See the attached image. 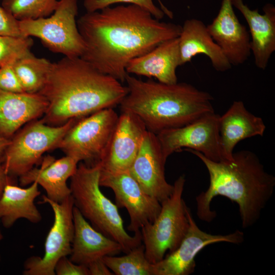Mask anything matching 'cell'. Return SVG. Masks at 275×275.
<instances>
[{
  "mask_svg": "<svg viewBox=\"0 0 275 275\" xmlns=\"http://www.w3.org/2000/svg\"><path fill=\"white\" fill-rule=\"evenodd\" d=\"M77 25L85 44L80 58L121 82H125L126 68L131 60L178 37L181 31V25L161 22L133 4L87 12Z\"/></svg>",
  "mask_w": 275,
  "mask_h": 275,
  "instance_id": "6da1fadb",
  "label": "cell"
},
{
  "mask_svg": "<svg viewBox=\"0 0 275 275\" xmlns=\"http://www.w3.org/2000/svg\"><path fill=\"white\" fill-rule=\"evenodd\" d=\"M39 93L48 103L41 119L48 125L58 126L119 105L128 88L80 57L64 56L52 63Z\"/></svg>",
  "mask_w": 275,
  "mask_h": 275,
  "instance_id": "7a4b0ae2",
  "label": "cell"
},
{
  "mask_svg": "<svg viewBox=\"0 0 275 275\" xmlns=\"http://www.w3.org/2000/svg\"><path fill=\"white\" fill-rule=\"evenodd\" d=\"M205 166L210 178L208 188L196 198L197 213L202 221L211 222L216 216L210 209L212 199L225 197L239 207L242 226H252L272 196L275 177L264 169L257 155L242 150L233 153L230 160L214 161L201 153L188 149Z\"/></svg>",
  "mask_w": 275,
  "mask_h": 275,
  "instance_id": "3957f363",
  "label": "cell"
},
{
  "mask_svg": "<svg viewBox=\"0 0 275 275\" xmlns=\"http://www.w3.org/2000/svg\"><path fill=\"white\" fill-rule=\"evenodd\" d=\"M125 81L128 93L119 104L121 112L135 114L156 134L214 112L212 96L191 84L144 81L128 73Z\"/></svg>",
  "mask_w": 275,
  "mask_h": 275,
  "instance_id": "277c9868",
  "label": "cell"
},
{
  "mask_svg": "<svg viewBox=\"0 0 275 275\" xmlns=\"http://www.w3.org/2000/svg\"><path fill=\"white\" fill-rule=\"evenodd\" d=\"M99 162L88 166L82 161L70 178L74 206L98 231L115 240L126 253L142 243L141 231L131 236L125 231L118 208L101 191Z\"/></svg>",
  "mask_w": 275,
  "mask_h": 275,
  "instance_id": "5b68a950",
  "label": "cell"
},
{
  "mask_svg": "<svg viewBox=\"0 0 275 275\" xmlns=\"http://www.w3.org/2000/svg\"><path fill=\"white\" fill-rule=\"evenodd\" d=\"M185 182L184 175L176 179L171 195L160 203L156 218L141 229L145 256L152 264L175 251L187 233L189 208L182 198Z\"/></svg>",
  "mask_w": 275,
  "mask_h": 275,
  "instance_id": "8992f818",
  "label": "cell"
},
{
  "mask_svg": "<svg viewBox=\"0 0 275 275\" xmlns=\"http://www.w3.org/2000/svg\"><path fill=\"white\" fill-rule=\"evenodd\" d=\"M78 119L52 126L42 119L27 123L11 138L1 159L7 174L16 179L38 164L45 152L57 149L60 141Z\"/></svg>",
  "mask_w": 275,
  "mask_h": 275,
  "instance_id": "52a82bcc",
  "label": "cell"
},
{
  "mask_svg": "<svg viewBox=\"0 0 275 275\" xmlns=\"http://www.w3.org/2000/svg\"><path fill=\"white\" fill-rule=\"evenodd\" d=\"M77 0H60L54 12L45 18L18 21L23 37H35L50 51L80 57L85 50L78 29Z\"/></svg>",
  "mask_w": 275,
  "mask_h": 275,
  "instance_id": "ba28073f",
  "label": "cell"
},
{
  "mask_svg": "<svg viewBox=\"0 0 275 275\" xmlns=\"http://www.w3.org/2000/svg\"><path fill=\"white\" fill-rule=\"evenodd\" d=\"M118 118L113 108H107L79 118L66 133L57 148L78 162L94 165L104 154Z\"/></svg>",
  "mask_w": 275,
  "mask_h": 275,
  "instance_id": "9c48e42d",
  "label": "cell"
},
{
  "mask_svg": "<svg viewBox=\"0 0 275 275\" xmlns=\"http://www.w3.org/2000/svg\"><path fill=\"white\" fill-rule=\"evenodd\" d=\"M41 203H47L52 209L53 223L44 244L43 257L32 256L25 261L24 275H55L54 267L58 260L70 255L74 235L73 209L74 206L71 195L61 203L42 196Z\"/></svg>",
  "mask_w": 275,
  "mask_h": 275,
  "instance_id": "30bf717a",
  "label": "cell"
},
{
  "mask_svg": "<svg viewBox=\"0 0 275 275\" xmlns=\"http://www.w3.org/2000/svg\"><path fill=\"white\" fill-rule=\"evenodd\" d=\"M219 115L207 113L185 125L156 134L164 157L187 148L201 153L214 161L225 160L218 130Z\"/></svg>",
  "mask_w": 275,
  "mask_h": 275,
  "instance_id": "8fae6325",
  "label": "cell"
},
{
  "mask_svg": "<svg viewBox=\"0 0 275 275\" xmlns=\"http://www.w3.org/2000/svg\"><path fill=\"white\" fill-rule=\"evenodd\" d=\"M99 185L112 189L118 208L127 210L130 218L127 229L130 231H141L160 212V203L144 191L129 171L109 172L100 169Z\"/></svg>",
  "mask_w": 275,
  "mask_h": 275,
  "instance_id": "7c38bea8",
  "label": "cell"
},
{
  "mask_svg": "<svg viewBox=\"0 0 275 275\" xmlns=\"http://www.w3.org/2000/svg\"><path fill=\"white\" fill-rule=\"evenodd\" d=\"M188 217L189 226L185 236L175 251L153 264V275L190 274L195 269L196 256L207 245L219 242L239 244L244 240V234L239 230L227 235H213L201 230L189 209Z\"/></svg>",
  "mask_w": 275,
  "mask_h": 275,
  "instance_id": "4fadbf2b",
  "label": "cell"
},
{
  "mask_svg": "<svg viewBox=\"0 0 275 275\" xmlns=\"http://www.w3.org/2000/svg\"><path fill=\"white\" fill-rule=\"evenodd\" d=\"M166 161L156 134L147 130L129 171L144 191L160 203L169 198L174 189L165 177Z\"/></svg>",
  "mask_w": 275,
  "mask_h": 275,
  "instance_id": "5bb4252c",
  "label": "cell"
},
{
  "mask_svg": "<svg viewBox=\"0 0 275 275\" xmlns=\"http://www.w3.org/2000/svg\"><path fill=\"white\" fill-rule=\"evenodd\" d=\"M147 130L136 115L121 112L109 144L99 162L101 169L109 172L129 171Z\"/></svg>",
  "mask_w": 275,
  "mask_h": 275,
  "instance_id": "9a60e30c",
  "label": "cell"
},
{
  "mask_svg": "<svg viewBox=\"0 0 275 275\" xmlns=\"http://www.w3.org/2000/svg\"><path fill=\"white\" fill-rule=\"evenodd\" d=\"M206 27L231 65L242 64L249 59L250 35L236 16L231 0H222L217 15Z\"/></svg>",
  "mask_w": 275,
  "mask_h": 275,
  "instance_id": "2e32d148",
  "label": "cell"
},
{
  "mask_svg": "<svg viewBox=\"0 0 275 275\" xmlns=\"http://www.w3.org/2000/svg\"><path fill=\"white\" fill-rule=\"evenodd\" d=\"M48 105L39 93L0 90V135L11 139L22 126L43 116Z\"/></svg>",
  "mask_w": 275,
  "mask_h": 275,
  "instance_id": "e0dca14e",
  "label": "cell"
},
{
  "mask_svg": "<svg viewBox=\"0 0 275 275\" xmlns=\"http://www.w3.org/2000/svg\"><path fill=\"white\" fill-rule=\"evenodd\" d=\"M74 235L69 259L87 266L106 256H114L122 252L121 245L96 230L74 206Z\"/></svg>",
  "mask_w": 275,
  "mask_h": 275,
  "instance_id": "ac0fdd59",
  "label": "cell"
},
{
  "mask_svg": "<svg viewBox=\"0 0 275 275\" xmlns=\"http://www.w3.org/2000/svg\"><path fill=\"white\" fill-rule=\"evenodd\" d=\"M231 2L242 14L250 28L251 53L255 65L264 70L275 51V7L271 4H266L261 14L258 9H251L242 0H231Z\"/></svg>",
  "mask_w": 275,
  "mask_h": 275,
  "instance_id": "d6986e66",
  "label": "cell"
},
{
  "mask_svg": "<svg viewBox=\"0 0 275 275\" xmlns=\"http://www.w3.org/2000/svg\"><path fill=\"white\" fill-rule=\"evenodd\" d=\"M78 162L67 155L57 159L46 156L40 168L34 167L19 177L20 185L23 187L36 182L44 189L47 198L61 203L71 195L67 181L75 173Z\"/></svg>",
  "mask_w": 275,
  "mask_h": 275,
  "instance_id": "ffe728a7",
  "label": "cell"
},
{
  "mask_svg": "<svg viewBox=\"0 0 275 275\" xmlns=\"http://www.w3.org/2000/svg\"><path fill=\"white\" fill-rule=\"evenodd\" d=\"M266 126L262 119L250 112L242 101H234L218 119V130L225 160L233 159V150L241 141L262 136Z\"/></svg>",
  "mask_w": 275,
  "mask_h": 275,
  "instance_id": "44dd1931",
  "label": "cell"
},
{
  "mask_svg": "<svg viewBox=\"0 0 275 275\" xmlns=\"http://www.w3.org/2000/svg\"><path fill=\"white\" fill-rule=\"evenodd\" d=\"M180 65L178 37L164 41L147 53L131 60L128 74L155 77L160 82H178L176 69Z\"/></svg>",
  "mask_w": 275,
  "mask_h": 275,
  "instance_id": "7402d4cb",
  "label": "cell"
},
{
  "mask_svg": "<svg viewBox=\"0 0 275 275\" xmlns=\"http://www.w3.org/2000/svg\"><path fill=\"white\" fill-rule=\"evenodd\" d=\"M178 39L181 66L190 62L194 57L203 54L208 57L217 71L225 72L231 69L232 65L201 20L195 18L186 20L181 26Z\"/></svg>",
  "mask_w": 275,
  "mask_h": 275,
  "instance_id": "603a6c76",
  "label": "cell"
},
{
  "mask_svg": "<svg viewBox=\"0 0 275 275\" xmlns=\"http://www.w3.org/2000/svg\"><path fill=\"white\" fill-rule=\"evenodd\" d=\"M38 184L34 182L27 188L14 184H7L0 198V222L6 228L11 227L20 218L33 223L42 219L34 201L41 192Z\"/></svg>",
  "mask_w": 275,
  "mask_h": 275,
  "instance_id": "cb8c5ba5",
  "label": "cell"
},
{
  "mask_svg": "<svg viewBox=\"0 0 275 275\" xmlns=\"http://www.w3.org/2000/svg\"><path fill=\"white\" fill-rule=\"evenodd\" d=\"M52 63L33 53L16 61L13 68L24 92L39 93L43 88Z\"/></svg>",
  "mask_w": 275,
  "mask_h": 275,
  "instance_id": "d4e9b609",
  "label": "cell"
},
{
  "mask_svg": "<svg viewBox=\"0 0 275 275\" xmlns=\"http://www.w3.org/2000/svg\"><path fill=\"white\" fill-rule=\"evenodd\" d=\"M103 260L116 275H153V264L147 259L142 243L124 256H106Z\"/></svg>",
  "mask_w": 275,
  "mask_h": 275,
  "instance_id": "484cf974",
  "label": "cell"
},
{
  "mask_svg": "<svg viewBox=\"0 0 275 275\" xmlns=\"http://www.w3.org/2000/svg\"><path fill=\"white\" fill-rule=\"evenodd\" d=\"M60 0H3L2 6L18 21L51 15Z\"/></svg>",
  "mask_w": 275,
  "mask_h": 275,
  "instance_id": "4316f807",
  "label": "cell"
},
{
  "mask_svg": "<svg viewBox=\"0 0 275 275\" xmlns=\"http://www.w3.org/2000/svg\"><path fill=\"white\" fill-rule=\"evenodd\" d=\"M33 44L31 37L0 35V67L33 53Z\"/></svg>",
  "mask_w": 275,
  "mask_h": 275,
  "instance_id": "83f0119b",
  "label": "cell"
},
{
  "mask_svg": "<svg viewBox=\"0 0 275 275\" xmlns=\"http://www.w3.org/2000/svg\"><path fill=\"white\" fill-rule=\"evenodd\" d=\"M123 3L137 5L158 20L161 19L164 15L171 19L173 17V13L160 0H84V6L87 12H92L115 4Z\"/></svg>",
  "mask_w": 275,
  "mask_h": 275,
  "instance_id": "f1b7e54d",
  "label": "cell"
},
{
  "mask_svg": "<svg viewBox=\"0 0 275 275\" xmlns=\"http://www.w3.org/2000/svg\"><path fill=\"white\" fill-rule=\"evenodd\" d=\"M13 63L0 67V90L13 93L24 92L13 68Z\"/></svg>",
  "mask_w": 275,
  "mask_h": 275,
  "instance_id": "f546056e",
  "label": "cell"
},
{
  "mask_svg": "<svg viewBox=\"0 0 275 275\" xmlns=\"http://www.w3.org/2000/svg\"><path fill=\"white\" fill-rule=\"evenodd\" d=\"M0 35L24 37L18 25V20L2 6H0Z\"/></svg>",
  "mask_w": 275,
  "mask_h": 275,
  "instance_id": "4dcf8cb0",
  "label": "cell"
},
{
  "mask_svg": "<svg viewBox=\"0 0 275 275\" xmlns=\"http://www.w3.org/2000/svg\"><path fill=\"white\" fill-rule=\"evenodd\" d=\"M54 272L57 275H89L87 266L72 262L67 256L58 260L54 267Z\"/></svg>",
  "mask_w": 275,
  "mask_h": 275,
  "instance_id": "1f68e13d",
  "label": "cell"
},
{
  "mask_svg": "<svg viewBox=\"0 0 275 275\" xmlns=\"http://www.w3.org/2000/svg\"><path fill=\"white\" fill-rule=\"evenodd\" d=\"M89 275H112L114 273L106 266L102 259L96 260L87 266Z\"/></svg>",
  "mask_w": 275,
  "mask_h": 275,
  "instance_id": "d6a6232c",
  "label": "cell"
},
{
  "mask_svg": "<svg viewBox=\"0 0 275 275\" xmlns=\"http://www.w3.org/2000/svg\"><path fill=\"white\" fill-rule=\"evenodd\" d=\"M16 179L9 176L6 172L0 160V198L2 196L5 186L8 184H16Z\"/></svg>",
  "mask_w": 275,
  "mask_h": 275,
  "instance_id": "836d02e7",
  "label": "cell"
},
{
  "mask_svg": "<svg viewBox=\"0 0 275 275\" xmlns=\"http://www.w3.org/2000/svg\"><path fill=\"white\" fill-rule=\"evenodd\" d=\"M11 139H8L0 135V160L4 154L5 149L10 142ZM2 162V161H1Z\"/></svg>",
  "mask_w": 275,
  "mask_h": 275,
  "instance_id": "e575fe53",
  "label": "cell"
},
{
  "mask_svg": "<svg viewBox=\"0 0 275 275\" xmlns=\"http://www.w3.org/2000/svg\"><path fill=\"white\" fill-rule=\"evenodd\" d=\"M3 238V235L2 234V231H1V229H0V241L1 240H2ZM0 258H1V257H0Z\"/></svg>",
  "mask_w": 275,
  "mask_h": 275,
  "instance_id": "d590c367",
  "label": "cell"
}]
</instances>
